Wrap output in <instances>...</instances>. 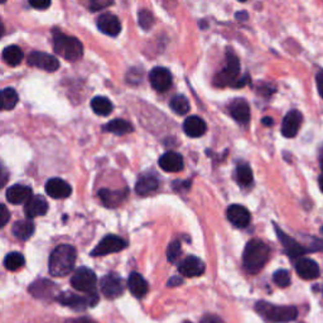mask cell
<instances>
[{
  "label": "cell",
  "mask_w": 323,
  "mask_h": 323,
  "mask_svg": "<svg viewBox=\"0 0 323 323\" xmlns=\"http://www.w3.org/2000/svg\"><path fill=\"white\" fill-rule=\"evenodd\" d=\"M270 256V248L264 241L253 239L245 246L243 254L244 269L249 274H258L265 266Z\"/></svg>",
  "instance_id": "1"
},
{
  "label": "cell",
  "mask_w": 323,
  "mask_h": 323,
  "mask_svg": "<svg viewBox=\"0 0 323 323\" xmlns=\"http://www.w3.org/2000/svg\"><path fill=\"white\" fill-rule=\"evenodd\" d=\"M76 261V249L71 245H58L50 256L48 270L51 275L60 278L67 275L73 269Z\"/></svg>",
  "instance_id": "2"
},
{
  "label": "cell",
  "mask_w": 323,
  "mask_h": 323,
  "mask_svg": "<svg viewBox=\"0 0 323 323\" xmlns=\"http://www.w3.org/2000/svg\"><path fill=\"white\" fill-rule=\"evenodd\" d=\"M53 50L58 56L71 62L78 61L83 55V45L77 38L58 30H53Z\"/></svg>",
  "instance_id": "3"
},
{
  "label": "cell",
  "mask_w": 323,
  "mask_h": 323,
  "mask_svg": "<svg viewBox=\"0 0 323 323\" xmlns=\"http://www.w3.org/2000/svg\"><path fill=\"white\" fill-rule=\"evenodd\" d=\"M255 309L265 317L266 319L271 322H291L294 321L298 316V311L293 306H274V304L268 303V302H258Z\"/></svg>",
  "instance_id": "4"
},
{
  "label": "cell",
  "mask_w": 323,
  "mask_h": 323,
  "mask_svg": "<svg viewBox=\"0 0 323 323\" xmlns=\"http://www.w3.org/2000/svg\"><path fill=\"white\" fill-rule=\"evenodd\" d=\"M239 75H240V62H239V58L236 57L234 53L228 52L227 57H226V66L221 72H218L215 76V80L213 83L218 87H225V86H233L234 83L236 85V87H241L245 83V80H239Z\"/></svg>",
  "instance_id": "5"
},
{
  "label": "cell",
  "mask_w": 323,
  "mask_h": 323,
  "mask_svg": "<svg viewBox=\"0 0 323 323\" xmlns=\"http://www.w3.org/2000/svg\"><path fill=\"white\" fill-rule=\"evenodd\" d=\"M56 301L60 302L63 306L76 309V311H83L87 307L95 306L99 301V296L96 293H90L82 297L75 293H70V292H65V293L58 294Z\"/></svg>",
  "instance_id": "6"
},
{
  "label": "cell",
  "mask_w": 323,
  "mask_h": 323,
  "mask_svg": "<svg viewBox=\"0 0 323 323\" xmlns=\"http://www.w3.org/2000/svg\"><path fill=\"white\" fill-rule=\"evenodd\" d=\"M96 283H98V278L95 273L88 268L77 269L71 278L73 289L86 294L96 293Z\"/></svg>",
  "instance_id": "7"
},
{
  "label": "cell",
  "mask_w": 323,
  "mask_h": 323,
  "mask_svg": "<svg viewBox=\"0 0 323 323\" xmlns=\"http://www.w3.org/2000/svg\"><path fill=\"white\" fill-rule=\"evenodd\" d=\"M126 248V241L116 235H106L91 251V256H104L119 253Z\"/></svg>",
  "instance_id": "8"
},
{
  "label": "cell",
  "mask_w": 323,
  "mask_h": 323,
  "mask_svg": "<svg viewBox=\"0 0 323 323\" xmlns=\"http://www.w3.org/2000/svg\"><path fill=\"white\" fill-rule=\"evenodd\" d=\"M27 62L32 67L40 68L47 72H55L60 68V61L55 56L45 52H38V51H34L28 56Z\"/></svg>",
  "instance_id": "9"
},
{
  "label": "cell",
  "mask_w": 323,
  "mask_h": 323,
  "mask_svg": "<svg viewBox=\"0 0 323 323\" xmlns=\"http://www.w3.org/2000/svg\"><path fill=\"white\" fill-rule=\"evenodd\" d=\"M124 282L118 274L110 273L101 279V292L109 299H115L124 293Z\"/></svg>",
  "instance_id": "10"
},
{
  "label": "cell",
  "mask_w": 323,
  "mask_h": 323,
  "mask_svg": "<svg viewBox=\"0 0 323 323\" xmlns=\"http://www.w3.org/2000/svg\"><path fill=\"white\" fill-rule=\"evenodd\" d=\"M29 293L37 299H56L58 293V287L48 279H38L28 288Z\"/></svg>",
  "instance_id": "11"
},
{
  "label": "cell",
  "mask_w": 323,
  "mask_h": 323,
  "mask_svg": "<svg viewBox=\"0 0 323 323\" xmlns=\"http://www.w3.org/2000/svg\"><path fill=\"white\" fill-rule=\"evenodd\" d=\"M303 123V115L298 110H291L283 119L282 123V134L286 138L292 139L298 134Z\"/></svg>",
  "instance_id": "12"
},
{
  "label": "cell",
  "mask_w": 323,
  "mask_h": 323,
  "mask_svg": "<svg viewBox=\"0 0 323 323\" xmlns=\"http://www.w3.org/2000/svg\"><path fill=\"white\" fill-rule=\"evenodd\" d=\"M149 81H151L152 87L158 93H164V91L169 90L172 86V75H170L169 70L164 67H154L149 73Z\"/></svg>",
  "instance_id": "13"
},
{
  "label": "cell",
  "mask_w": 323,
  "mask_h": 323,
  "mask_svg": "<svg viewBox=\"0 0 323 323\" xmlns=\"http://www.w3.org/2000/svg\"><path fill=\"white\" fill-rule=\"evenodd\" d=\"M274 228H275L276 236H278L279 240H281L284 250H286V253L288 254L291 258H298V256H302V255H304L306 253H308L309 250L306 248V246H303V245H301L299 243H297V241L294 240L293 238H291L289 235H287V234L284 233V231H282L281 228L278 227V226L274 225Z\"/></svg>",
  "instance_id": "14"
},
{
  "label": "cell",
  "mask_w": 323,
  "mask_h": 323,
  "mask_svg": "<svg viewBox=\"0 0 323 323\" xmlns=\"http://www.w3.org/2000/svg\"><path fill=\"white\" fill-rule=\"evenodd\" d=\"M206 270L205 263L197 256H187L178 266V271L180 275L186 278H195L201 276Z\"/></svg>",
  "instance_id": "15"
},
{
  "label": "cell",
  "mask_w": 323,
  "mask_h": 323,
  "mask_svg": "<svg viewBox=\"0 0 323 323\" xmlns=\"http://www.w3.org/2000/svg\"><path fill=\"white\" fill-rule=\"evenodd\" d=\"M45 192L55 200H63V198L70 197L72 193V188L66 180L61 179V178H52L45 183Z\"/></svg>",
  "instance_id": "16"
},
{
  "label": "cell",
  "mask_w": 323,
  "mask_h": 323,
  "mask_svg": "<svg viewBox=\"0 0 323 323\" xmlns=\"http://www.w3.org/2000/svg\"><path fill=\"white\" fill-rule=\"evenodd\" d=\"M227 220L233 223L235 227L244 228L250 223V212L248 211V208H245L241 205H231L227 208Z\"/></svg>",
  "instance_id": "17"
},
{
  "label": "cell",
  "mask_w": 323,
  "mask_h": 323,
  "mask_svg": "<svg viewBox=\"0 0 323 323\" xmlns=\"http://www.w3.org/2000/svg\"><path fill=\"white\" fill-rule=\"evenodd\" d=\"M98 28L104 34L115 37L121 32V23L116 15L105 13L98 18Z\"/></svg>",
  "instance_id": "18"
},
{
  "label": "cell",
  "mask_w": 323,
  "mask_h": 323,
  "mask_svg": "<svg viewBox=\"0 0 323 323\" xmlns=\"http://www.w3.org/2000/svg\"><path fill=\"white\" fill-rule=\"evenodd\" d=\"M296 271L304 281H313L319 276V266L312 259L301 258L296 263Z\"/></svg>",
  "instance_id": "19"
},
{
  "label": "cell",
  "mask_w": 323,
  "mask_h": 323,
  "mask_svg": "<svg viewBox=\"0 0 323 323\" xmlns=\"http://www.w3.org/2000/svg\"><path fill=\"white\" fill-rule=\"evenodd\" d=\"M32 195L33 191L29 186L14 184L8 188L7 200L13 205H20V203H27L30 197H33Z\"/></svg>",
  "instance_id": "20"
},
{
  "label": "cell",
  "mask_w": 323,
  "mask_h": 323,
  "mask_svg": "<svg viewBox=\"0 0 323 323\" xmlns=\"http://www.w3.org/2000/svg\"><path fill=\"white\" fill-rule=\"evenodd\" d=\"M48 211V202L42 196H33L24 205V213L28 218H34L38 216H44Z\"/></svg>",
  "instance_id": "21"
},
{
  "label": "cell",
  "mask_w": 323,
  "mask_h": 323,
  "mask_svg": "<svg viewBox=\"0 0 323 323\" xmlns=\"http://www.w3.org/2000/svg\"><path fill=\"white\" fill-rule=\"evenodd\" d=\"M159 167L163 170L168 173H177L180 172L184 167V161H183V157L179 153H175V152H167L159 158Z\"/></svg>",
  "instance_id": "22"
},
{
  "label": "cell",
  "mask_w": 323,
  "mask_h": 323,
  "mask_svg": "<svg viewBox=\"0 0 323 323\" xmlns=\"http://www.w3.org/2000/svg\"><path fill=\"white\" fill-rule=\"evenodd\" d=\"M228 110H230L231 116L238 123L246 124L250 120V108H249V104L245 100H243V99L234 100L230 104V106H228Z\"/></svg>",
  "instance_id": "23"
},
{
  "label": "cell",
  "mask_w": 323,
  "mask_h": 323,
  "mask_svg": "<svg viewBox=\"0 0 323 323\" xmlns=\"http://www.w3.org/2000/svg\"><path fill=\"white\" fill-rule=\"evenodd\" d=\"M183 130L187 134L190 138H200L207 130V126L203 119H201L200 116H190L184 120L183 124Z\"/></svg>",
  "instance_id": "24"
},
{
  "label": "cell",
  "mask_w": 323,
  "mask_h": 323,
  "mask_svg": "<svg viewBox=\"0 0 323 323\" xmlns=\"http://www.w3.org/2000/svg\"><path fill=\"white\" fill-rule=\"evenodd\" d=\"M99 196H100V200L103 201V203L106 207L115 208L124 202V200L128 196V191H111L104 188V190H101L99 192Z\"/></svg>",
  "instance_id": "25"
},
{
  "label": "cell",
  "mask_w": 323,
  "mask_h": 323,
  "mask_svg": "<svg viewBox=\"0 0 323 323\" xmlns=\"http://www.w3.org/2000/svg\"><path fill=\"white\" fill-rule=\"evenodd\" d=\"M128 288L136 298H142L148 293V283L139 273H131L128 279Z\"/></svg>",
  "instance_id": "26"
},
{
  "label": "cell",
  "mask_w": 323,
  "mask_h": 323,
  "mask_svg": "<svg viewBox=\"0 0 323 323\" xmlns=\"http://www.w3.org/2000/svg\"><path fill=\"white\" fill-rule=\"evenodd\" d=\"M13 235L15 236L19 240H28V239L32 238V235L34 234V223L30 221V218L28 220H20L13 225L12 227Z\"/></svg>",
  "instance_id": "27"
},
{
  "label": "cell",
  "mask_w": 323,
  "mask_h": 323,
  "mask_svg": "<svg viewBox=\"0 0 323 323\" xmlns=\"http://www.w3.org/2000/svg\"><path fill=\"white\" fill-rule=\"evenodd\" d=\"M158 179L153 175H144L139 178L135 184V192L139 196H148L158 188Z\"/></svg>",
  "instance_id": "28"
},
{
  "label": "cell",
  "mask_w": 323,
  "mask_h": 323,
  "mask_svg": "<svg viewBox=\"0 0 323 323\" xmlns=\"http://www.w3.org/2000/svg\"><path fill=\"white\" fill-rule=\"evenodd\" d=\"M104 130L115 134V135H125V134L133 131V125L129 121L123 120V119H115V120L106 124L104 126Z\"/></svg>",
  "instance_id": "29"
},
{
  "label": "cell",
  "mask_w": 323,
  "mask_h": 323,
  "mask_svg": "<svg viewBox=\"0 0 323 323\" xmlns=\"http://www.w3.org/2000/svg\"><path fill=\"white\" fill-rule=\"evenodd\" d=\"M91 109L98 115L108 116L113 111V104L105 96H96L91 100Z\"/></svg>",
  "instance_id": "30"
},
{
  "label": "cell",
  "mask_w": 323,
  "mask_h": 323,
  "mask_svg": "<svg viewBox=\"0 0 323 323\" xmlns=\"http://www.w3.org/2000/svg\"><path fill=\"white\" fill-rule=\"evenodd\" d=\"M23 51L18 45H9L3 51V60L9 66H18L23 61Z\"/></svg>",
  "instance_id": "31"
},
{
  "label": "cell",
  "mask_w": 323,
  "mask_h": 323,
  "mask_svg": "<svg viewBox=\"0 0 323 323\" xmlns=\"http://www.w3.org/2000/svg\"><path fill=\"white\" fill-rule=\"evenodd\" d=\"M25 259L24 256L22 255L18 251H13V253H9L4 259V266L7 270L10 271H17L19 270L20 268L24 266Z\"/></svg>",
  "instance_id": "32"
},
{
  "label": "cell",
  "mask_w": 323,
  "mask_h": 323,
  "mask_svg": "<svg viewBox=\"0 0 323 323\" xmlns=\"http://www.w3.org/2000/svg\"><path fill=\"white\" fill-rule=\"evenodd\" d=\"M236 180L243 187H248L253 183L254 174L251 168L248 164H240L236 169Z\"/></svg>",
  "instance_id": "33"
},
{
  "label": "cell",
  "mask_w": 323,
  "mask_h": 323,
  "mask_svg": "<svg viewBox=\"0 0 323 323\" xmlns=\"http://www.w3.org/2000/svg\"><path fill=\"white\" fill-rule=\"evenodd\" d=\"M170 109L174 111L178 115H184L190 111V103H188L187 98L183 95H175L174 98L170 100L169 103Z\"/></svg>",
  "instance_id": "34"
},
{
  "label": "cell",
  "mask_w": 323,
  "mask_h": 323,
  "mask_svg": "<svg viewBox=\"0 0 323 323\" xmlns=\"http://www.w3.org/2000/svg\"><path fill=\"white\" fill-rule=\"evenodd\" d=\"M3 98V109L4 110H12L15 108L18 103V94L14 88L7 87L2 93Z\"/></svg>",
  "instance_id": "35"
},
{
  "label": "cell",
  "mask_w": 323,
  "mask_h": 323,
  "mask_svg": "<svg viewBox=\"0 0 323 323\" xmlns=\"http://www.w3.org/2000/svg\"><path fill=\"white\" fill-rule=\"evenodd\" d=\"M273 281L281 288H287V287L291 286V274L286 269H279L274 273Z\"/></svg>",
  "instance_id": "36"
},
{
  "label": "cell",
  "mask_w": 323,
  "mask_h": 323,
  "mask_svg": "<svg viewBox=\"0 0 323 323\" xmlns=\"http://www.w3.org/2000/svg\"><path fill=\"white\" fill-rule=\"evenodd\" d=\"M154 24V17L149 10L143 9L139 12V25L144 30H149Z\"/></svg>",
  "instance_id": "37"
},
{
  "label": "cell",
  "mask_w": 323,
  "mask_h": 323,
  "mask_svg": "<svg viewBox=\"0 0 323 323\" xmlns=\"http://www.w3.org/2000/svg\"><path fill=\"white\" fill-rule=\"evenodd\" d=\"M180 255V243L178 240L172 241L167 249V258L169 263H175Z\"/></svg>",
  "instance_id": "38"
},
{
  "label": "cell",
  "mask_w": 323,
  "mask_h": 323,
  "mask_svg": "<svg viewBox=\"0 0 323 323\" xmlns=\"http://www.w3.org/2000/svg\"><path fill=\"white\" fill-rule=\"evenodd\" d=\"M90 2H91V9L99 10L113 4L114 0H90Z\"/></svg>",
  "instance_id": "39"
},
{
  "label": "cell",
  "mask_w": 323,
  "mask_h": 323,
  "mask_svg": "<svg viewBox=\"0 0 323 323\" xmlns=\"http://www.w3.org/2000/svg\"><path fill=\"white\" fill-rule=\"evenodd\" d=\"M29 4L32 5L34 9L43 10V9H47V8H50L51 0H29Z\"/></svg>",
  "instance_id": "40"
},
{
  "label": "cell",
  "mask_w": 323,
  "mask_h": 323,
  "mask_svg": "<svg viewBox=\"0 0 323 323\" xmlns=\"http://www.w3.org/2000/svg\"><path fill=\"white\" fill-rule=\"evenodd\" d=\"M316 83H317V90H318L319 96L323 99V70L317 71L316 73Z\"/></svg>",
  "instance_id": "41"
},
{
  "label": "cell",
  "mask_w": 323,
  "mask_h": 323,
  "mask_svg": "<svg viewBox=\"0 0 323 323\" xmlns=\"http://www.w3.org/2000/svg\"><path fill=\"white\" fill-rule=\"evenodd\" d=\"M0 210H2V212H0V222H2V226H5L10 218V213L5 205L0 206Z\"/></svg>",
  "instance_id": "42"
},
{
  "label": "cell",
  "mask_w": 323,
  "mask_h": 323,
  "mask_svg": "<svg viewBox=\"0 0 323 323\" xmlns=\"http://www.w3.org/2000/svg\"><path fill=\"white\" fill-rule=\"evenodd\" d=\"M200 323H225L220 317L215 316V314H206L202 317Z\"/></svg>",
  "instance_id": "43"
},
{
  "label": "cell",
  "mask_w": 323,
  "mask_h": 323,
  "mask_svg": "<svg viewBox=\"0 0 323 323\" xmlns=\"http://www.w3.org/2000/svg\"><path fill=\"white\" fill-rule=\"evenodd\" d=\"M183 283V279L179 278V276H173L172 279H169L168 281V287H177V286H180V284Z\"/></svg>",
  "instance_id": "44"
},
{
  "label": "cell",
  "mask_w": 323,
  "mask_h": 323,
  "mask_svg": "<svg viewBox=\"0 0 323 323\" xmlns=\"http://www.w3.org/2000/svg\"><path fill=\"white\" fill-rule=\"evenodd\" d=\"M67 323H96L93 319L87 318V317H80V318H75V319H70L67 321Z\"/></svg>",
  "instance_id": "45"
},
{
  "label": "cell",
  "mask_w": 323,
  "mask_h": 323,
  "mask_svg": "<svg viewBox=\"0 0 323 323\" xmlns=\"http://www.w3.org/2000/svg\"><path fill=\"white\" fill-rule=\"evenodd\" d=\"M263 124L265 126H271L274 124V120L271 118H269V116H266V118L263 119Z\"/></svg>",
  "instance_id": "46"
},
{
  "label": "cell",
  "mask_w": 323,
  "mask_h": 323,
  "mask_svg": "<svg viewBox=\"0 0 323 323\" xmlns=\"http://www.w3.org/2000/svg\"><path fill=\"white\" fill-rule=\"evenodd\" d=\"M318 184H319V188H321V191L323 193V173L321 174V177L318 178Z\"/></svg>",
  "instance_id": "47"
},
{
  "label": "cell",
  "mask_w": 323,
  "mask_h": 323,
  "mask_svg": "<svg viewBox=\"0 0 323 323\" xmlns=\"http://www.w3.org/2000/svg\"><path fill=\"white\" fill-rule=\"evenodd\" d=\"M319 162H321V169H322V173H323V159H319Z\"/></svg>",
  "instance_id": "48"
},
{
  "label": "cell",
  "mask_w": 323,
  "mask_h": 323,
  "mask_svg": "<svg viewBox=\"0 0 323 323\" xmlns=\"http://www.w3.org/2000/svg\"><path fill=\"white\" fill-rule=\"evenodd\" d=\"M0 2H2V4H4V3L7 2V0H0Z\"/></svg>",
  "instance_id": "49"
},
{
  "label": "cell",
  "mask_w": 323,
  "mask_h": 323,
  "mask_svg": "<svg viewBox=\"0 0 323 323\" xmlns=\"http://www.w3.org/2000/svg\"><path fill=\"white\" fill-rule=\"evenodd\" d=\"M321 233L323 234V226H322V228H321Z\"/></svg>",
  "instance_id": "50"
},
{
  "label": "cell",
  "mask_w": 323,
  "mask_h": 323,
  "mask_svg": "<svg viewBox=\"0 0 323 323\" xmlns=\"http://www.w3.org/2000/svg\"><path fill=\"white\" fill-rule=\"evenodd\" d=\"M239 2H246V0H239Z\"/></svg>",
  "instance_id": "51"
},
{
  "label": "cell",
  "mask_w": 323,
  "mask_h": 323,
  "mask_svg": "<svg viewBox=\"0 0 323 323\" xmlns=\"http://www.w3.org/2000/svg\"><path fill=\"white\" fill-rule=\"evenodd\" d=\"M184 323H191V322H184Z\"/></svg>",
  "instance_id": "52"
}]
</instances>
